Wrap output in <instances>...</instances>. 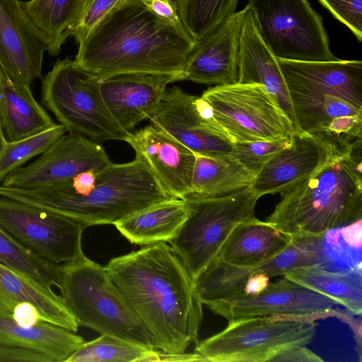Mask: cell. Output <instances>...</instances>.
Segmentation results:
<instances>
[{
  "label": "cell",
  "mask_w": 362,
  "mask_h": 362,
  "mask_svg": "<svg viewBox=\"0 0 362 362\" xmlns=\"http://www.w3.org/2000/svg\"><path fill=\"white\" fill-rule=\"evenodd\" d=\"M56 124L35 99L30 86L10 78L0 64V126L5 141L37 134Z\"/></svg>",
  "instance_id": "22"
},
{
  "label": "cell",
  "mask_w": 362,
  "mask_h": 362,
  "mask_svg": "<svg viewBox=\"0 0 362 362\" xmlns=\"http://www.w3.org/2000/svg\"><path fill=\"white\" fill-rule=\"evenodd\" d=\"M251 269L252 274L247 279L246 286L241 296L256 295L264 291L270 283L269 278L265 274L254 272L253 269Z\"/></svg>",
  "instance_id": "41"
},
{
  "label": "cell",
  "mask_w": 362,
  "mask_h": 362,
  "mask_svg": "<svg viewBox=\"0 0 362 362\" xmlns=\"http://www.w3.org/2000/svg\"><path fill=\"white\" fill-rule=\"evenodd\" d=\"M0 195L30 204L83 223L115 224L154 204L171 199L141 158L125 163L110 162L96 171L93 185L83 194L64 183L33 188L0 184Z\"/></svg>",
  "instance_id": "3"
},
{
  "label": "cell",
  "mask_w": 362,
  "mask_h": 362,
  "mask_svg": "<svg viewBox=\"0 0 362 362\" xmlns=\"http://www.w3.org/2000/svg\"><path fill=\"white\" fill-rule=\"evenodd\" d=\"M41 102L69 133L98 143L124 141L131 133L107 109L100 79L69 59H58L42 78Z\"/></svg>",
  "instance_id": "6"
},
{
  "label": "cell",
  "mask_w": 362,
  "mask_h": 362,
  "mask_svg": "<svg viewBox=\"0 0 362 362\" xmlns=\"http://www.w3.org/2000/svg\"><path fill=\"white\" fill-rule=\"evenodd\" d=\"M217 123L233 142L274 141L291 137L293 126L264 86L235 83L205 90Z\"/></svg>",
  "instance_id": "10"
},
{
  "label": "cell",
  "mask_w": 362,
  "mask_h": 362,
  "mask_svg": "<svg viewBox=\"0 0 362 362\" xmlns=\"http://www.w3.org/2000/svg\"><path fill=\"white\" fill-rule=\"evenodd\" d=\"M245 8L234 13L196 42L189 54L183 80L228 85L238 81L240 38Z\"/></svg>",
  "instance_id": "18"
},
{
  "label": "cell",
  "mask_w": 362,
  "mask_h": 362,
  "mask_svg": "<svg viewBox=\"0 0 362 362\" xmlns=\"http://www.w3.org/2000/svg\"><path fill=\"white\" fill-rule=\"evenodd\" d=\"M180 81L170 74L126 73L100 80L105 103L118 124L129 133L157 109L168 84Z\"/></svg>",
  "instance_id": "19"
},
{
  "label": "cell",
  "mask_w": 362,
  "mask_h": 362,
  "mask_svg": "<svg viewBox=\"0 0 362 362\" xmlns=\"http://www.w3.org/2000/svg\"><path fill=\"white\" fill-rule=\"evenodd\" d=\"M86 0H19L23 11L46 51L56 56L66 40L72 35Z\"/></svg>",
  "instance_id": "27"
},
{
  "label": "cell",
  "mask_w": 362,
  "mask_h": 362,
  "mask_svg": "<svg viewBox=\"0 0 362 362\" xmlns=\"http://www.w3.org/2000/svg\"><path fill=\"white\" fill-rule=\"evenodd\" d=\"M0 262L47 287L57 285V264L37 256L0 226Z\"/></svg>",
  "instance_id": "32"
},
{
  "label": "cell",
  "mask_w": 362,
  "mask_h": 362,
  "mask_svg": "<svg viewBox=\"0 0 362 362\" xmlns=\"http://www.w3.org/2000/svg\"><path fill=\"white\" fill-rule=\"evenodd\" d=\"M11 317L17 325L22 327L32 326L42 320L38 310L28 302L15 305L11 311Z\"/></svg>",
  "instance_id": "39"
},
{
  "label": "cell",
  "mask_w": 362,
  "mask_h": 362,
  "mask_svg": "<svg viewBox=\"0 0 362 362\" xmlns=\"http://www.w3.org/2000/svg\"><path fill=\"white\" fill-rule=\"evenodd\" d=\"M23 302L33 304L43 320L78 331V324L61 295L0 262V305L11 313L14 306Z\"/></svg>",
  "instance_id": "23"
},
{
  "label": "cell",
  "mask_w": 362,
  "mask_h": 362,
  "mask_svg": "<svg viewBox=\"0 0 362 362\" xmlns=\"http://www.w3.org/2000/svg\"><path fill=\"white\" fill-rule=\"evenodd\" d=\"M180 17L197 42L235 13L238 0H176Z\"/></svg>",
  "instance_id": "31"
},
{
  "label": "cell",
  "mask_w": 362,
  "mask_h": 362,
  "mask_svg": "<svg viewBox=\"0 0 362 362\" xmlns=\"http://www.w3.org/2000/svg\"><path fill=\"white\" fill-rule=\"evenodd\" d=\"M0 362H53L47 356L33 350L0 343Z\"/></svg>",
  "instance_id": "38"
},
{
  "label": "cell",
  "mask_w": 362,
  "mask_h": 362,
  "mask_svg": "<svg viewBox=\"0 0 362 362\" xmlns=\"http://www.w3.org/2000/svg\"><path fill=\"white\" fill-rule=\"evenodd\" d=\"M110 160L98 142L74 133L64 134L33 162L21 166L1 182L4 186L33 189L55 185Z\"/></svg>",
  "instance_id": "15"
},
{
  "label": "cell",
  "mask_w": 362,
  "mask_h": 362,
  "mask_svg": "<svg viewBox=\"0 0 362 362\" xmlns=\"http://www.w3.org/2000/svg\"><path fill=\"white\" fill-rule=\"evenodd\" d=\"M185 199L171 198L139 210L114 225L131 243L146 246L172 240L186 220Z\"/></svg>",
  "instance_id": "26"
},
{
  "label": "cell",
  "mask_w": 362,
  "mask_h": 362,
  "mask_svg": "<svg viewBox=\"0 0 362 362\" xmlns=\"http://www.w3.org/2000/svg\"><path fill=\"white\" fill-rule=\"evenodd\" d=\"M256 174L231 154L221 157L196 154L190 192L186 198L214 197L239 192L250 187Z\"/></svg>",
  "instance_id": "28"
},
{
  "label": "cell",
  "mask_w": 362,
  "mask_h": 362,
  "mask_svg": "<svg viewBox=\"0 0 362 362\" xmlns=\"http://www.w3.org/2000/svg\"><path fill=\"white\" fill-rule=\"evenodd\" d=\"M132 0H86L81 18L72 36L79 44L93 28L108 13Z\"/></svg>",
  "instance_id": "35"
},
{
  "label": "cell",
  "mask_w": 362,
  "mask_h": 362,
  "mask_svg": "<svg viewBox=\"0 0 362 362\" xmlns=\"http://www.w3.org/2000/svg\"><path fill=\"white\" fill-rule=\"evenodd\" d=\"M139 1L148 11L179 32L183 34H189L180 17L176 0Z\"/></svg>",
  "instance_id": "37"
},
{
  "label": "cell",
  "mask_w": 362,
  "mask_h": 362,
  "mask_svg": "<svg viewBox=\"0 0 362 362\" xmlns=\"http://www.w3.org/2000/svg\"><path fill=\"white\" fill-rule=\"evenodd\" d=\"M346 25L358 41L362 40V0H319Z\"/></svg>",
  "instance_id": "36"
},
{
  "label": "cell",
  "mask_w": 362,
  "mask_h": 362,
  "mask_svg": "<svg viewBox=\"0 0 362 362\" xmlns=\"http://www.w3.org/2000/svg\"><path fill=\"white\" fill-rule=\"evenodd\" d=\"M316 327L314 319L303 316L239 318L228 322L221 332L198 341L194 352L204 361H273L285 351L310 343Z\"/></svg>",
  "instance_id": "8"
},
{
  "label": "cell",
  "mask_w": 362,
  "mask_h": 362,
  "mask_svg": "<svg viewBox=\"0 0 362 362\" xmlns=\"http://www.w3.org/2000/svg\"><path fill=\"white\" fill-rule=\"evenodd\" d=\"M78 326L157 350L156 340L124 301L105 267L84 254L57 268V285Z\"/></svg>",
  "instance_id": "5"
},
{
  "label": "cell",
  "mask_w": 362,
  "mask_h": 362,
  "mask_svg": "<svg viewBox=\"0 0 362 362\" xmlns=\"http://www.w3.org/2000/svg\"><path fill=\"white\" fill-rule=\"evenodd\" d=\"M205 305L228 322L257 316H303L315 320L341 316L334 309L339 305L335 300L284 276L269 283L256 295L221 299Z\"/></svg>",
  "instance_id": "13"
},
{
  "label": "cell",
  "mask_w": 362,
  "mask_h": 362,
  "mask_svg": "<svg viewBox=\"0 0 362 362\" xmlns=\"http://www.w3.org/2000/svg\"><path fill=\"white\" fill-rule=\"evenodd\" d=\"M350 145L341 147L323 136L294 132L291 144L262 167L249 188L259 197L283 194L314 175Z\"/></svg>",
  "instance_id": "16"
},
{
  "label": "cell",
  "mask_w": 362,
  "mask_h": 362,
  "mask_svg": "<svg viewBox=\"0 0 362 362\" xmlns=\"http://www.w3.org/2000/svg\"><path fill=\"white\" fill-rule=\"evenodd\" d=\"M244 8L237 82L262 85L290 119L295 132H300L278 59L262 39L253 10L248 5Z\"/></svg>",
  "instance_id": "21"
},
{
  "label": "cell",
  "mask_w": 362,
  "mask_h": 362,
  "mask_svg": "<svg viewBox=\"0 0 362 362\" xmlns=\"http://www.w3.org/2000/svg\"><path fill=\"white\" fill-rule=\"evenodd\" d=\"M75 333L42 320L30 327L20 326L0 305V343L40 352L53 362H65L85 342Z\"/></svg>",
  "instance_id": "25"
},
{
  "label": "cell",
  "mask_w": 362,
  "mask_h": 362,
  "mask_svg": "<svg viewBox=\"0 0 362 362\" xmlns=\"http://www.w3.org/2000/svg\"><path fill=\"white\" fill-rule=\"evenodd\" d=\"M60 124L30 136L4 144L0 153V183L16 169L40 156L66 133Z\"/></svg>",
  "instance_id": "33"
},
{
  "label": "cell",
  "mask_w": 362,
  "mask_h": 362,
  "mask_svg": "<svg viewBox=\"0 0 362 362\" xmlns=\"http://www.w3.org/2000/svg\"><path fill=\"white\" fill-rule=\"evenodd\" d=\"M283 276L329 297L354 315L361 314V266L344 271L304 267L289 271Z\"/></svg>",
  "instance_id": "29"
},
{
  "label": "cell",
  "mask_w": 362,
  "mask_h": 362,
  "mask_svg": "<svg viewBox=\"0 0 362 362\" xmlns=\"http://www.w3.org/2000/svg\"><path fill=\"white\" fill-rule=\"evenodd\" d=\"M105 269L158 351L183 354L197 343L203 319L194 282L167 243L111 259Z\"/></svg>",
  "instance_id": "1"
},
{
  "label": "cell",
  "mask_w": 362,
  "mask_h": 362,
  "mask_svg": "<svg viewBox=\"0 0 362 362\" xmlns=\"http://www.w3.org/2000/svg\"><path fill=\"white\" fill-rule=\"evenodd\" d=\"M45 50L19 0H0V64L9 78L30 86L41 77Z\"/></svg>",
  "instance_id": "20"
},
{
  "label": "cell",
  "mask_w": 362,
  "mask_h": 362,
  "mask_svg": "<svg viewBox=\"0 0 362 362\" xmlns=\"http://www.w3.org/2000/svg\"><path fill=\"white\" fill-rule=\"evenodd\" d=\"M259 35L277 59L332 61L322 17L308 0H248Z\"/></svg>",
  "instance_id": "9"
},
{
  "label": "cell",
  "mask_w": 362,
  "mask_h": 362,
  "mask_svg": "<svg viewBox=\"0 0 362 362\" xmlns=\"http://www.w3.org/2000/svg\"><path fill=\"white\" fill-rule=\"evenodd\" d=\"M0 226L23 246L54 264L83 254V223L1 195Z\"/></svg>",
  "instance_id": "11"
},
{
  "label": "cell",
  "mask_w": 362,
  "mask_h": 362,
  "mask_svg": "<svg viewBox=\"0 0 362 362\" xmlns=\"http://www.w3.org/2000/svg\"><path fill=\"white\" fill-rule=\"evenodd\" d=\"M125 141L170 197L185 199L189 195L196 159L192 150L151 124L132 132Z\"/></svg>",
  "instance_id": "17"
},
{
  "label": "cell",
  "mask_w": 362,
  "mask_h": 362,
  "mask_svg": "<svg viewBox=\"0 0 362 362\" xmlns=\"http://www.w3.org/2000/svg\"><path fill=\"white\" fill-rule=\"evenodd\" d=\"M258 197L249 187L214 197H187V217L168 243L194 282L218 258L232 231L255 218Z\"/></svg>",
  "instance_id": "7"
},
{
  "label": "cell",
  "mask_w": 362,
  "mask_h": 362,
  "mask_svg": "<svg viewBox=\"0 0 362 362\" xmlns=\"http://www.w3.org/2000/svg\"><path fill=\"white\" fill-rule=\"evenodd\" d=\"M195 42L139 0H132L105 16L78 44L74 62L100 80L148 73L173 75L182 81Z\"/></svg>",
  "instance_id": "2"
},
{
  "label": "cell",
  "mask_w": 362,
  "mask_h": 362,
  "mask_svg": "<svg viewBox=\"0 0 362 362\" xmlns=\"http://www.w3.org/2000/svg\"><path fill=\"white\" fill-rule=\"evenodd\" d=\"M148 119L196 154L221 157L232 153L233 142L216 121L210 105L180 86L165 90Z\"/></svg>",
  "instance_id": "12"
},
{
  "label": "cell",
  "mask_w": 362,
  "mask_h": 362,
  "mask_svg": "<svg viewBox=\"0 0 362 362\" xmlns=\"http://www.w3.org/2000/svg\"><path fill=\"white\" fill-rule=\"evenodd\" d=\"M291 240L272 224L255 218L232 231L216 259L233 266L256 268L279 255Z\"/></svg>",
  "instance_id": "24"
},
{
  "label": "cell",
  "mask_w": 362,
  "mask_h": 362,
  "mask_svg": "<svg viewBox=\"0 0 362 362\" xmlns=\"http://www.w3.org/2000/svg\"><path fill=\"white\" fill-rule=\"evenodd\" d=\"M362 138L283 194L266 221L292 238L319 235L361 219Z\"/></svg>",
  "instance_id": "4"
},
{
  "label": "cell",
  "mask_w": 362,
  "mask_h": 362,
  "mask_svg": "<svg viewBox=\"0 0 362 362\" xmlns=\"http://www.w3.org/2000/svg\"><path fill=\"white\" fill-rule=\"evenodd\" d=\"M291 143V137L274 141L233 142L231 155L247 168L257 173L275 154Z\"/></svg>",
  "instance_id": "34"
},
{
  "label": "cell",
  "mask_w": 362,
  "mask_h": 362,
  "mask_svg": "<svg viewBox=\"0 0 362 362\" xmlns=\"http://www.w3.org/2000/svg\"><path fill=\"white\" fill-rule=\"evenodd\" d=\"M6 144V141L4 140V136H3V134H2V131H1V126H0V153L4 146V144Z\"/></svg>",
  "instance_id": "42"
},
{
  "label": "cell",
  "mask_w": 362,
  "mask_h": 362,
  "mask_svg": "<svg viewBox=\"0 0 362 362\" xmlns=\"http://www.w3.org/2000/svg\"><path fill=\"white\" fill-rule=\"evenodd\" d=\"M158 351L109 334H101L84 342L65 362L156 361Z\"/></svg>",
  "instance_id": "30"
},
{
  "label": "cell",
  "mask_w": 362,
  "mask_h": 362,
  "mask_svg": "<svg viewBox=\"0 0 362 362\" xmlns=\"http://www.w3.org/2000/svg\"><path fill=\"white\" fill-rule=\"evenodd\" d=\"M324 360L308 349L306 346H297L276 356L273 361L284 362H319Z\"/></svg>",
  "instance_id": "40"
},
{
  "label": "cell",
  "mask_w": 362,
  "mask_h": 362,
  "mask_svg": "<svg viewBox=\"0 0 362 362\" xmlns=\"http://www.w3.org/2000/svg\"><path fill=\"white\" fill-rule=\"evenodd\" d=\"M294 113L324 95L339 96L362 109V62L335 59L301 62L277 59Z\"/></svg>",
  "instance_id": "14"
}]
</instances>
